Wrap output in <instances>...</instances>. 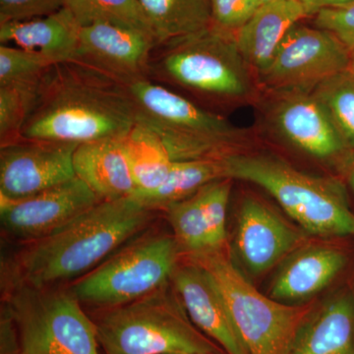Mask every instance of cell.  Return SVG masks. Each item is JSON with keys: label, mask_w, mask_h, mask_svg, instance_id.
<instances>
[{"label": "cell", "mask_w": 354, "mask_h": 354, "mask_svg": "<svg viewBox=\"0 0 354 354\" xmlns=\"http://www.w3.org/2000/svg\"><path fill=\"white\" fill-rule=\"evenodd\" d=\"M66 6V0H0V24L44 17Z\"/></svg>", "instance_id": "cell-33"}, {"label": "cell", "mask_w": 354, "mask_h": 354, "mask_svg": "<svg viewBox=\"0 0 354 354\" xmlns=\"http://www.w3.org/2000/svg\"><path fill=\"white\" fill-rule=\"evenodd\" d=\"M348 263V255L337 247L301 246L277 272L269 297L286 304L304 301L327 288Z\"/></svg>", "instance_id": "cell-17"}, {"label": "cell", "mask_w": 354, "mask_h": 354, "mask_svg": "<svg viewBox=\"0 0 354 354\" xmlns=\"http://www.w3.org/2000/svg\"><path fill=\"white\" fill-rule=\"evenodd\" d=\"M171 283L191 322L225 354H248L221 293L201 267L187 260L177 266Z\"/></svg>", "instance_id": "cell-16"}, {"label": "cell", "mask_w": 354, "mask_h": 354, "mask_svg": "<svg viewBox=\"0 0 354 354\" xmlns=\"http://www.w3.org/2000/svg\"><path fill=\"white\" fill-rule=\"evenodd\" d=\"M80 32L81 26L65 6L44 17L2 23L0 41L39 51L55 64H62L74 59Z\"/></svg>", "instance_id": "cell-21"}, {"label": "cell", "mask_w": 354, "mask_h": 354, "mask_svg": "<svg viewBox=\"0 0 354 354\" xmlns=\"http://www.w3.org/2000/svg\"><path fill=\"white\" fill-rule=\"evenodd\" d=\"M75 176L100 201L132 196L137 191L122 139H104L77 147L73 158Z\"/></svg>", "instance_id": "cell-20"}, {"label": "cell", "mask_w": 354, "mask_h": 354, "mask_svg": "<svg viewBox=\"0 0 354 354\" xmlns=\"http://www.w3.org/2000/svg\"><path fill=\"white\" fill-rule=\"evenodd\" d=\"M227 178L225 162L221 160H174L164 183L149 192L135 193L147 208L164 209L186 198L192 196L207 184Z\"/></svg>", "instance_id": "cell-23"}, {"label": "cell", "mask_w": 354, "mask_h": 354, "mask_svg": "<svg viewBox=\"0 0 354 354\" xmlns=\"http://www.w3.org/2000/svg\"><path fill=\"white\" fill-rule=\"evenodd\" d=\"M157 48L152 35L97 23L81 27L78 48L72 62L97 70L128 87L149 79L151 59Z\"/></svg>", "instance_id": "cell-14"}, {"label": "cell", "mask_w": 354, "mask_h": 354, "mask_svg": "<svg viewBox=\"0 0 354 354\" xmlns=\"http://www.w3.org/2000/svg\"><path fill=\"white\" fill-rule=\"evenodd\" d=\"M208 274L221 293L248 354H286L313 304L291 305L262 295L239 272L227 251L186 256Z\"/></svg>", "instance_id": "cell-7"}, {"label": "cell", "mask_w": 354, "mask_h": 354, "mask_svg": "<svg viewBox=\"0 0 354 354\" xmlns=\"http://www.w3.org/2000/svg\"><path fill=\"white\" fill-rule=\"evenodd\" d=\"M6 308L17 328L22 354H99L94 321L70 291L19 283Z\"/></svg>", "instance_id": "cell-9"}, {"label": "cell", "mask_w": 354, "mask_h": 354, "mask_svg": "<svg viewBox=\"0 0 354 354\" xmlns=\"http://www.w3.org/2000/svg\"><path fill=\"white\" fill-rule=\"evenodd\" d=\"M329 113L349 150H354V73L346 69L326 79L313 91Z\"/></svg>", "instance_id": "cell-27"}, {"label": "cell", "mask_w": 354, "mask_h": 354, "mask_svg": "<svg viewBox=\"0 0 354 354\" xmlns=\"http://www.w3.org/2000/svg\"><path fill=\"white\" fill-rule=\"evenodd\" d=\"M305 237L279 214L255 197L242 200L237 214L234 245L247 271L267 272L304 246Z\"/></svg>", "instance_id": "cell-15"}, {"label": "cell", "mask_w": 354, "mask_h": 354, "mask_svg": "<svg viewBox=\"0 0 354 354\" xmlns=\"http://www.w3.org/2000/svg\"><path fill=\"white\" fill-rule=\"evenodd\" d=\"M123 144L137 185L135 193L149 192L164 183L174 160L155 132L137 122Z\"/></svg>", "instance_id": "cell-24"}, {"label": "cell", "mask_w": 354, "mask_h": 354, "mask_svg": "<svg viewBox=\"0 0 354 354\" xmlns=\"http://www.w3.org/2000/svg\"><path fill=\"white\" fill-rule=\"evenodd\" d=\"M270 94L268 120L279 136L317 160L346 162L351 151L313 93L270 91Z\"/></svg>", "instance_id": "cell-12"}, {"label": "cell", "mask_w": 354, "mask_h": 354, "mask_svg": "<svg viewBox=\"0 0 354 354\" xmlns=\"http://www.w3.org/2000/svg\"><path fill=\"white\" fill-rule=\"evenodd\" d=\"M153 212L133 196L97 202L53 234L32 242L17 260L20 283L50 288L82 278L139 234Z\"/></svg>", "instance_id": "cell-2"}, {"label": "cell", "mask_w": 354, "mask_h": 354, "mask_svg": "<svg viewBox=\"0 0 354 354\" xmlns=\"http://www.w3.org/2000/svg\"><path fill=\"white\" fill-rule=\"evenodd\" d=\"M308 16L316 15L324 9L337 8L353 3L354 0H299Z\"/></svg>", "instance_id": "cell-35"}, {"label": "cell", "mask_w": 354, "mask_h": 354, "mask_svg": "<svg viewBox=\"0 0 354 354\" xmlns=\"http://www.w3.org/2000/svg\"><path fill=\"white\" fill-rule=\"evenodd\" d=\"M0 354H22L17 328L6 308L2 312L0 324Z\"/></svg>", "instance_id": "cell-34"}, {"label": "cell", "mask_w": 354, "mask_h": 354, "mask_svg": "<svg viewBox=\"0 0 354 354\" xmlns=\"http://www.w3.org/2000/svg\"><path fill=\"white\" fill-rule=\"evenodd\" d=\"M158 46L213 26L209 0H140Z\"/></svg>", "instance_id": "cell-22"}, {"label": "cell", "mask_w": 354, "mask_h": 354, "mask_svg": "<svg viewBox=\"0 0 354 354\" xmlns=\"http://www.w3.org/2000/svg\"><path fill=\"white\" fill-rule=\"evenodd\" d=\"M0 199L3 230L15 239L30 242L53 234L100 202L77 176L32 196Z\"/></svg>", "instance_id": "cell-13"}, {"label": "cell", "mask_w": 354, "mask_h": 354, "mask_svg": "<svg viewBox=\"0 0 354 354\" xmlns=\"http://www.w3.org/2000/svg\"><path fill=\"white\" fill-rule=\"evenodd\" d=\"M252 75L235 34L213 25L194 36L158 46L149 79L183 88L211 104H227L252 95Z\"/></svg>", "instance_id": "cell-3"}, {"label": "cell", "mask_w": 354, "mask_h": 354, "mask_svg": "<svg viewBox=\"0 0 354 354\" xmlns=\"http://www.w3.org/2000/svg\"><path fill=\"white\" fill-rule=\"evenodd\" d=\"M307 16L299 0H277L262 4L235 32L242 57L256 77L268 68L291 28Z\"/></svg>", "instance_id": "cell-19"}, {"label": "cell", "mask_w": 354, "mask_h": 354, "mask_svg": "<svg viewBox=\"0 0 354 354\" xmlns=\"http://www.w3.org/2000/svg\"><path fill=\"white\" fill-rule=\"evenodd\" d=\"M181 254L174 236L142 237L77 279L70 292L102 310L130 304L171 283Z\"/></svg>", "instance_id": "cell-8"}, {"label": "cell", "mask_w": 354, "mask_h": 354, "mask_svg": "<svg viewBox=\"0 0 354 354\" xmlns=\"http://www.w3.org/2000/svg\"><path fill=\"white\" fill-rule=\"evenodd\" d=\"M344 164L346 165V169H348V183L351 184V189L354 193V150L351 151Z\"/></svg>", "instance_id": "cell-36"}, {"label": "cell", "mask_w": 354, "mask_h": 354, "mask_svg": "<svg viewBox=\"0 0 354 354\" xmlns=\"http://www.w3.org/2000/svg\"><path fill=\"white\" fill-rule=\"evenodd\" d=\"M137 122L160 137L174 160H221L241 152L251 133L153 81L128 86Z\"/></svg>", "instance_id": "cell-6"}, {"label": "cell", "mask_w": 354, "mask_h": 354, "mask_svg": "<svg viewBox=\"0 0 354 354\" xmlns=\"http://www.w3.org/2000/svg\"><path fill=\"white\" fill-rule=\"evenodd\" d=\"M316 27L332 32L354 57V2L316 14Z\"/></svg>", "instance_id": "cell-32"}, {"label": "cell", "mask_w": 354, "mask_h": 354, "mask_svg": "<svg viewBox=\"0 0 354 354\" xmlns=\"http://www.w3.org/2000/svg\"><path fill=\"white\" fill-rule=\"evenodd\" d=\"M66 7L81 27L108 23L153 36L140 0H66Z\"/></svg>", "instance_id": "cell-25"}, {"label": "cell", "mask_w": 354, "mask_h": 354, "mask_svg": "<svg viewBox=\"0 0 354 354\" xmlns=\"http://www.w3.org/2000/svg\"><path fill=\"white\" fill-rule=\"evenodd\" d=\"M55 64L39 51L1 44L0 86L39 82Z\"/></svg>", "instance_id": "cell-29"}, {"label": "cell", "mask_w": 354, "mask_h": 354, "mask_svg": "<svg viewBox=\"0 0 354 354\" xmlns=\"http://www.w3.org/2000/svg\"><path fill=\"white\" fill-rule=\"evenodd\" d=\"M43 80L0 86V147L22 138Z\"/></svg>", "instance_id": "cell-28"}, {"label": "cell", "mask_w": 354, "mask_h": 354, "mask_svg": "<svg viewBox=\"0 0 354 354\" xmlns=\"http://www.w3.org/2000/svg\"><path fill=\"white\" fill-rule=\"evenodd\" d=\"M164 211L181 253L190 256L211 251L199 191L192 196L169 205Z\"/></svg>", "instance_id": "cell-26"}, {"label": "cell", "mask_w": 354, "mask_h": 354, "mask_svg": "<svg viewBox=\"0 0 354 354\" xmlns=\"http://www.w3.org/2000/svg\"><path fill=\"white\" fill-rule=\"evenodd\" d=\"M351 59L348 48L332 32L297 23L257 78L271 92H312L326 79L348 69Z\"/></svg>", "instance_id": "cell-10"}, {"label": "cell", "mask_w": 354, "mask_h": 354, "mask_svg": "<svg viewBox=\"0 0 354 354\" xmlns=\"http://www.w3.org/2000/svg\"><path fill=\"white\" fill-rule=\"evenodd\" d=\"M258 1H259V3L261 4V6H262V4L269 3V2L272 1H277V0H258Z\"/></svg>", "instance_id": "cell-37"}, {"label": "cell", "mask_w": 354, "mask_h": 354, "mask_svg": "<svg viewBox=\"0 0 354 354\" xmlns=\"http://www.w3.org/2000/svg\"><path fill=\"white\" fill-rule=\"evenodd\" d=\"M169 283L130 304L97 314L94 323L104 353H225L193 325Z\"/></svg>", "instance_id": "cell-5"}, {"label": "cell", "mask_w": 354, "mask_h": 354, "mask_svg": "<svg viewBox=\"0 0 354 354\" xmlns=\"http://www.w3.org/2000/svg\"><path fill=\"white\" fill-rule=\"evenodd\" d=\"M232 179L223 178L199 190L208 228L209 252L225 250L227 246V212Z\"/></svg>", "instance_id": "cell-30"}, {"label": "cell", "mask_w": 354, "mask_h": 354, "mask_svg": "<svg viewBox=\"0 0 354 354\" xmlns=\"http://www.w3.org/2000/svg\"><path fill=\"white\" fill-rule=\"evenodd\" d=\"M213 25L235 34L252 17L261 4L258 0H209Z\"/></svg>", "instance_id": "cell-31"}, {"label": "cell", "mask_w": 354, "mask_h": 354, "mask_svg": "<svg viewBox=\"0 0 354 354\" xmlns=\"http://www.w3.org/2000/svg\"><path fill=\"white\" fill-rule=\"evenodd\" d=\"M349 70H351V71L354 73V57H353V59H351V65H349Z\"/></svg>", "instance_id": "cell-38"}, {"label": "cell", "mask_w": 354, "mask_h": 354, "mask_svg": "<svg viewBox=\"0 0 354 354\" xmlns=\"http://www.w3.org/2000/svg\"><path fill=\"white\" fill-rule=\"evenodd\" d=\"M223 160L227 178L262 187L309 234L354 237V214L339 183L304 174L267 153L239 152Z\"/></svg>", "instance_id": "cell-4"}, {"label": "cell", "mask_w": 354, "mask_h": 354, "mask_svg": "<svg viewBox=\"0 0 354 354\" xmlns=\"http://www.w3.org/2000/svg\"><path fill=\"white\" fill-rule=\"evenodd\" d=\"M171 354H200V353H171Z\"/></svg>", "instance_id": "cell-39"}, {"label": "cell", "mask_w": 354, "mask_h": 354, "mask_svg": "<svg viewBox=\"0 0 354 354\" xmlns=\"http://www.w3.org/2000/svg\"><path fill=\"white\" fill-rule=\"evenodd\" d=\"M137 123L127 86L76 62L44 76L22 137L81 144L122 139Z\"/></svg>", "instance_id": "cell-1"}, {"label": "cell", "mask_w": 354, "mask_h": 354, "mask_svg": "<svg viewBox=\"0 0 354 354\" xmlns=\"http://www.w3.org/2000/svg\"><path fill=\"white\" fill-rule=\"evenodd\" d=\"M78 146L22 137L0 147V196L22 199L74 178Z\"/></svg>", "instance_id": "cell-11"}, {"label": "cell", "mask_w": 354, "mask_h": 354, "mask_svg": "<svg viewBox=\"0 0 354 354\" xmlns=\"http://www.w3.org/2000/svg\"><path fill=\"white\" fill-rule=\"evenodd\" d=\"M286 354H354V292L342 290L314 307Z\"/></svg>", "instance_id": "cell-18"}]
</instances>
